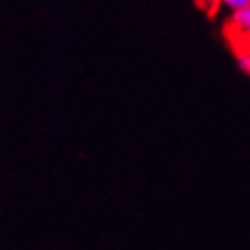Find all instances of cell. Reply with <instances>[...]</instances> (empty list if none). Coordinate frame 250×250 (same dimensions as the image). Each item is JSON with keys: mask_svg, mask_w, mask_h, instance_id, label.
Returning <instances> with one entry per match:
<instances>
[{"mask_svg": "<svg viewBox=\"0 0 250 250\" xmlns=\"http://www.w3.org/2000/svg\"><path fill=\"white\" fill-rule=\"evenodd\" d=\"M230 24H232V29L236 33L250 37V4L230 12Z\"/></svg>", "mask_w": 250, "mask_h": 250, "instance_id": "obj_1", "label": "cell"}, {"mask_svg": "<svg viewBox=\"0 0 250 250\" xmlns=\"http://www.w3.org/2000/svg\"><path fill=\"white\" fill-rule=\"evenodd\" d=\"M218 2H220V6H224V8H228L230 12H234V10H238V8L248 6L250 0H218Z\"/></svg>", "mask_w": 250, "mask_h": 250, "instance_id": "obj_3", "label": "cell"}, {"mask_svg": "<svg viewBox=\"0 0 250 250\" xmlns=\"http://www.w3.org/2000/svg\"><path fill=\"white\" fill-rule=\"evenodd\" d=\"M234 61H236V67H238L244 76L250 78V47H236Z\"/></svg>", "mask_w": 250, "mask_h": 250, "instance_id": "obj_2", "label": "cell"}]
</instances>
